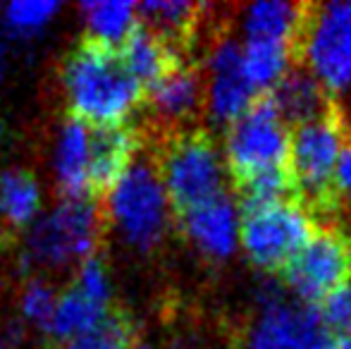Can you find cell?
Returning a JSON list of instances; mask_svg holds the SVG:
<instances>
[{"mask_svg":"<svg viewBox=\"0 0 351 349\" xmlns=\"http://www.w3.org/2000/svg\"><path fill=\"white\" fill-rule=\"evenodd\" d=\"M330 349H351V330L349 333H342V335H335Z\"/></svg>","mask_w":351,"mask_h":349,"instance_id":"29","label":"cell"},{"mask_svg":"<svg viewBox=\"0 0 351 349\" xmlns=\"http://www.w3.org/2000/svg\"><path fill=\"white\" fill-rule=\"evenodd\" d=\"M56 304H58V294L46 280L32 278L24 282L22 297H19V311H22L27 323L46 330L53 318V311H56Z\"/></svg>","mask_w":351,"mask_h":349,"instance_id":"25","label":"cell"},{"mask_svg":"<svg viewBox=\"0 0 351 349\" xmlns=\"http://www.w3.org/2000/svg\"><path fill=\"white\" fill-rule=\"evenodd\" d=\"M134 349H153V347H151V345H146V342H136Z\"/></svg>","mask_w":351,"mask_h":349,"instance_id":"32","label":"cell"},{"mask_svg":"<svg viewBox=\"0 0 351 349\" xmlns=\"http://www.w3.org/2000/svg\"><path fill=\"white\" fill-rule=\"evenodd\" d=\"M84 24L88 27V36L103 41L108 46L120 48L132 29L139 24L136 3H86L79 5Z\"/></svg>","mask_w":351,"mask_h":349,"instance_id":"22","label":"cell"},{"mask_svg":"<svg viewBox=\"0 0 351 349\" xmlns=\"http://www.w3.org/2000/svg\"><path fill=\"white\" fill-rule=\"evenodd\" d=\"M318 220L299 201L241 208L239 239L249 261L261 270H282L313 234Z\"/></svg>","mask_w":351,"mask_h":349,"instance_id":"8","label":"cell"},{"mask_svg":"<svg viewBox=\"0 0 351 349\" xmlns=\"http://www.w3.org/2000/svg\"><path fill=\"white\" fill-rule=\"evenodd\" d=\"M143 132L139 127L112 125V127H91V163H88V189L91 196L110 194L120 177L130 170L141 151Z\"/></svg>","mask_w":351,"mask_h":349,"instance_id":"13","label":"cell"},{"mask_svg":"<svg viewBox=\"0 0 351 349\" xmlns=\"http://www.w3.org/2000/svg\"><path fill=\"white\" fill-rule=\"evenodd\" d=\"M320 316H323L325 326L335 335L351 330V285L332 292L328 299H323L318 306Z\"/></svg>","mask_w":351,"mask_h":349,"instance_id":"27","label":"cell"},{"mask_svg":"<svg viewBox=\"0 0 351 349\" xmlns=\"http://www.w3.org/2000/svg\"><path fill=\"white\" fill-rule=\"evenodd\" d=\"M120 56L127 70L143 86V91L156 84L158 80H162L170 70H175L180 62H191L182 58L172 46H167L160 36H156L151 29L143 27L141 22L132 29L130 36L120 46Z\"/></svg>","mask_w":351,"mask_h":349,"instance_id":"18","label":"cell"},{"mask_svg":"<svg viewBox=\"0 0 351 349\" xmlns=\"http://www.w3.org/2000/svg\"><path fill=\"white\" fill-rule=\"evenodd\" d=\"M206 112L215 125L230 127L256 101V88L246 80L241 46L222 29L208 46L206 58Z\"/></svg>","mask_w":351,"mask_h":349,"instance_id":"11","label":"cell"},{"mask_svg":"<svg viewBox=\"0 0 351 349\" xmlns=\"http://www.w3.org/2000/svg\"><path fill=\"white\" fill-rule=\"evenodd\" d=\"M170 201L151 158H136L108 194V213L127 244L151 252L165 239Z\"/></svg>","mask_w":351,"mask_h":349,"instance_id":"6","label":"cell"},{"mask_svg":"<svg viewBox=\"0 0 351 349\" xmlns=\"http://www.w3.org/2000/svg\"><path fill=\"white\" fill-rule=\"evenodd\" d=\"M291 132L270 93H261L246 112L227 127L225 156L232 186L256 175L289 168Z\"/></svg>","mask_w":351,"mask_h":349,"instance_id":"5","label":"cell"},{"mask_svg":"<svg viewBox=\"0 0 351 349\" xmlns=\"http://www.w3.org/2000/svg\"><path fill=\"white\" fill-rule=\"evenodd\" d=\"M151 160L175 215L225 194V168L210 132L194 127L158 134Z\"/></svg>","mask_w":351,"mask_h":349,"instance_id":"3","label":"cell"},{"mask_svg":"<svg viewBox=\"0 0 351 349\" xmlns=\"http://www.w3.org/2000/svg\"><path fill=\"white\" fill-rule=\"evenodd\" d=\"M175 223L180 225L184 237L210 258H227L237 249L239 223H237V208L227 194L175 215Z\"/></svg>","mask_w":351,"mask_h":349,"instance_id":"14","label":"cell"},{"mask_svg":"<svg viewBox=\"0 0 351 349\" xmlns=\"http://www.w3.org/2000/svg\"><path fill=\"white\" fill-rule=\"evenodd\" d=\"M153 134L194 130L206 112V80L199 62H180L143 91Z\"/></svg>","mask_w":351,"mask_h":349,"instance_id":"12","label":"cell"},{"mask_svg":"<svg viewBox=\"0 0 351 349\" xmlns=\"http://www.w3.org/2000/svg\"><path fill=\"white\" fill-rule=\"evenodd\" d=\"M304 304H320L351 280V234L335 220L318 223L304 247L280 270Z\"/></svg>","mask_w":351,"mask_h":349,"instance_id":"10","label":"cell"},{"mask_svg":"<svg viewBox=\"0 0 351 349\" xmlns=\"http://www.w3.org/2000/svg\"><path fill=\"white\" fill-rule=\"evenodd\" d=\"M0 349H5V345H3V340H0Z\"/></svg>","mask_w":351,"mask_h":349,"instance_id":"33","label":"cell"},{"mask_svg":"<svg viewBox=\"0 0 351 349\" xmlns=\"http://www.w3.org/2000/svg\"><path fill=\"white\" fill-rule=\"evenodd\" d=\"M335 182H337L339 201L344 204V199H351V122H349V139H347V144H344L342 156H339Z\"/></svg>","mask_w":351,"mask_h":349,"instance_id":"28","label":"cell"},{"mask_svg":"<svg viewBox=\"0 0 351 349\" xmlns=\"http://www.w3.org/2000/svg\"><path fill=\"white\" fill-rule=\"evenodd\" d=\"M60 77L72 117L91 127L125 125L143 106V86L127 70L120 48L91 36L67 53Z\"/></svg>","mask_w":351,"mask_h":349,"instance_id":"1","label":"cell"},{"mask_svg":"<svg viewBox=\"0 0 351 349\" xmlns=\"http://www.w3.org/2000/svg\"><path fill=\"white\" fill-rule=\"evenodd\" d=\"M241 62H244L246 80L261 96L280 84L289 67L296 65V56L287 43L246 38L241 46Z\"/></svg>","mask_w":351,"mask_h":349,"instance_id":"21","label":"cell"},{"mask_svg":"<svg viewBox=\"0 0 351 349\" xmlns=\"http://www.w3.org/2000/svg\"><path fill=\"white\" fill-rule=\"evenodd\" d=\"M258 313L246 330V349H330L328 330L318 306L289 299L280 282L268 280L256 294Z\"/></svg>","mask_w":351,"mask_h":349,"instance_id":"9","label":"cell"},{"mask_svg":"<svg viewBox=\"0 0 351 349\" xmlns=\"http://www.w3.org/2000/svg\"><path fill=\"white\" fill-rule=\"evenodd\" d=\"M3 77H5V48L0 43V84H3Z\"/></svg>","mask_w":351,"mask_h":349,"instance_id":"30","label":"cell"},{"mask_svg":"<svg viewBox=\"0 0 351 349\" xmlns=\"http://www.w3.org/2000/svg\"><path fill=\"white\" fill-rule=\"evenodd\" d=\"M60 12L56 0H29V3H10L0 10V24L10 36L32 38L41 34Z\"/></svg>","mask_w":351,"mask_h":349,"instance_id":"24","label":"cell"},{"mask_svg":"<svg viewBox=\"0 0 351 349\" xmlns=\"http://www.w3.org/2000/svg\"><path fill=\"white\" fill-rule=\"evenodd\" d=\"M268 93L289 130L315 120L332 103V98L325 93V88L315 82V77L304 65L289 67L280 84Z\"/></svg>","mask_w":351,"mask_h":349,"instance_id":"17","label":"cell"},{"mask_svg":"<svg viewBox=\"0 0 351 349\" xmlns=\"http://www.w3.org/2000/svg\"><path fill=\"white\" fill-rule=\"evenodd\" d=\"M311 3H254L241 12V29L246 38L287 43L299 65V46L304 36Z\"/></svg>","mask_w":351,"mask_h":349,"instance_id":"15","label":"cell"},{"mask_svg":"<svg viewBox=\"0 0 351 349\" xmlns=\"http://www.w3.org/2000/svg\"><path fill=\"white\" fill-rule=\"evenodd\" d=\"M3 136H5V122H3V117H0V144H3Z\"/></svg>","mask_w":351,"mask_h":349,"instance_id":"31","label":"cell"},{"mask_svg":"<svg viewBox=\"0 0 351 349\" xmlns=\"http://www.w3.org/2000/svg\"><path fill=\"white\" fill-rule=\"evenodd\" d=\"M88 163H91V125L70 115L58 134L56 156H53L56 180L62 196H91Z\"/></svg>","mask_w":351,"mask_h":349,"instance_id":"16","label":"cell"},{"mask_svg":"<svg viewBox=\"0 0 351 349\" xmlns=\"http://www.w3.org/2000/svg\"><path fill=\"white\" fill-rule=\"evenodd\" d=\"M136 323L125 309H110L108 318L82 337L65 342L60 349H134Z\"/></svg>","mask_w":351,"mask_h":349,"instance_id":"23","label":"cell"},{"mask_svg":"<svg viewBox=\"0 0 351 349\" xmlns=\"http://www.w3.org/2000/svg\"><path fill=\"white\" fill-rule=\"evenodd\" d=\"M41 213V186L24 168L0 170V218L10 230H29Z\"/></svg>","mask_w":351,"mask_h":349,"instance_id":"19","label":"cell"},{"mask_svg":"<svg viewBox=\"0 0 351 349\" xmlns=\"http://www.w3.org/2000/svg\"><path fill=\"white\" fill-rule=\"evenodd\" d=\"M349 139V115L332 101L323 115L291 130L289 173L294 177L296 201L313 218L332 220L342 208L337 194V163Z\"/></svg>","mask_w":351,"mask_h":349,"instance_id":"2","label":"cell"},{"mask_svg":"<svg viewBox=\"0 0 351 349\" xmlns=\"http://www.w3.org/2000/svg\"><path fill=\"white\" fill-rule=\"evenodd\" d=\"M108 313H110V309L96 304L82 289L70 285V289L58 297L56 311H53V318L48 323L46 333L53 340L65 345V342L74 340V337H82L86 333L96 330L108 318Z\"/></svg>","mask_w":351,"mask_h":349,"instance_id":"20","label":"cell"},{"mask_svg":"<svg viewBox=\"0 0 351 349\" xmlns=\"http://www.w3.org/2000/svg\"><path fill=\"white\" fill-rule=\"evenodd\" d=\"M304 65L332 101L351 93V3H311L299 46Z\"/></svg>","mask_w":351,"mask_h":349,"instance_id":"7","label":"cell"},{"mask_svg":"<svg viewBox=\"0 0 351 349\" xmlns=\"http://www.w3.org/2000/svg\"><path fill=\"white\" fill-rule=\"evenodd\" d=\"M106 215L96 196H62V201L24 234L19 265L24 273L34 268H60L84 263L101 247Z\"/></svg>","mask_w":351,"mask_h":349,"instance_id":"4","label":"cell"},{"mask_svg":"<svg viewBox=\"0 0 351 349\" xmlns=\"http://www.w3.org/2000/svg\"><path fill=\"white\" fill-rule=\"evenodd\" d=\"M74 287L82 289L88 299H93L101 306L110 309V297H112V285L110 275H108V265L101 256H91L84 263H79V270L74 275Z\"/></svg>","mask_w":351,"mask_h":349,"instance_id":"26","label":"cell"}]
</instances>
